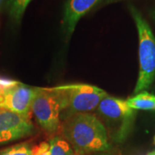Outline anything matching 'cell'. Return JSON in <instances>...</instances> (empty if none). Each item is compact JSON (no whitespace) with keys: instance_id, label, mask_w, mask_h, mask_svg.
<instances>
[{"instance_id":"cell-1","label":"cell","mask_w":155,"mask_h":155,"mask_svg":"<svg viewBox=\"0 0 155 155\" xmlns=\"http://www.w3.org/2000/svg\"><path fill=\"white\" fill-rule=\"evenodd\" d=\"M61 136L75 155H91L111 149L107 131L96 114H78L62 122Z\"/></svg>"},{"instance_id":"cell-2","label":"cell","mask_w":155,"mask_h":155,"mask_svg":"<svg viewBox=\"0 0 155 155\" xmlns=\"http://www.w3.org/2000/svg\"><path fill=\"white\" fill-rule=\"evenodd\" d=\"M52 88L61 106L62 122L75 114L91 113L108 96L98 87L83 83L63 85Z\"/></svg>"},{"instance_id":"cell-3","label":"cell","mask_w":155,"mask_h":155,"mask_svg":"<svg viewBox=\"0 0 155 155\" xmlns=\"http://www.w3.org/2000/svg\"><path fill=\"white\" fill-rule=\"evenodd\" d=\"M114 142H124L132 130L135 111L128 106L127 101L107 96L95 110Z\"/></svg>"},{"instance_id":"cell-4","label":"cell","mask_w":155,"mask_h":155,"mask_svg":"<svg viewBox=\"0 0 155 155\" xmlns=\"http://www.w3.org/2000/svg\"><path fill=\"white\" fill-rule=\"evenodd\" d=\"M130 10L139 34V73L134 94L145 91L155 78V38L150 25L134 7Z\"/></svg>"},{"instance_id":"cell-5","label":"cell","mask_w":155,"mask_h":155,"mask_svg":"<svg viewBox=\"0 0 155 155\" xmlns=\"http://www.w3.org/2000/svg\"><path fill=\"white\" fill-rule=\"evenodd\" d=\"M32 112L38 124L50 135L61 131V106L52 88H36Z\"/></svg>"},{"instance_id":"cell-6","label":"cell","mask_w":155,"mask_h":155,"mask_svg":"<svg viewBox=\"0 0 155 155\" xmlns=\"http://www.w3.org/2000/svg\"><path fill=\"white\" fill-rule=\"evenodd\" d=\"M36 87L0 78V109L30 118Z\"/></svg>"},{"instance_id":"cell-7","label":"cell","mask_w":155,"mask_h":155,"mask_svg":"<svg viewBox=\"0 0 155 155\" xmlns=\"http://www.w3.org/2000/svg\"><path fill=\"white\" fill-rule=\"evenodd\" d=\"M35 133L31 118L0 109V147L30 137Z\"/></svg>"},{"instance_id":"cell-8","label":"cell","mask_w":155,"mask_h":155,"mask_svg":"<svg viewBox=\"0 0 155 155\" xmlns=\"http://www.w3.org/2000/svg\"><path fill=\"white\" fill-rule=\"evenodd\" d=\"M101 0H68L65 6L63 28L67 38L75 30L78 22Z\"/></svg>"},{"instance_id":"cell-9","label":"cell","mask_w":155,"mask_h":155,"mask_svg":"<svg viewBox=\"0 0 155 155\" xmlns=\"http://www.w3.org/2000/svg\"><path fill=\"white\" fill-rule=\"evenodd\" d=\"M128 106L134 110H155V96L147 91H142L127 100Z\"/></svg>"},{"instance_id":"cell-10","label":"cell","mask_w":155,"mask_h":155,"mask_svg":"<svg viewBox=\"0 0 155 155\" xmlns=\"http://www.w3.org/2000/svg\"><path fill=\"white\" fill-rule=\"evenodd\" d=\"M49 144L50 155H75L72 147L61 135H54Z\"/></svg>"},{"instance_id":"cell-11","label":"cell","mask_w":155,"mask_h":155,"mask_svg":"<svg viewBox=\"0 0 155 155\" xmlns=\"http://www.w3.org/2000/svg\"><path fill=\"white\" fill-rule=\"evenodd\" d=\"M32 0H7L9 16L15 23H19L25 9Z\"/></svg>"},{"instance_id":"cell-12","label":"cell","mask_w":155,"mask_h":155,"mask_svg":"<svg viewBox=\"0 0 155 155\" xmlns=\"http://www.w3.org/2000/svg\"><path fill=\"white\" fill-rule=\"evenodd\" d=\"M0 155H32V148L28 142L18 143L0 150Z\"/></svg>"},{"instance_id":"cell-13","label":"cell","mask_w":155,"mask_h":155,"mask_svg":"<svg viewBox=\"0 0 155 155\" xmlns=\"http://www.w3.org/2000/svg\"><path fill=\"white\" fill-rule=\"evenodd\" d=\"M32 155H50L49 142L42 141L32 148Z\"/></svg>"},{"instance_id":"cell-14","label":"cell","mask_w":155,"mask_h":155,"mask_svg":"<svg viewBox=\"0 0 155 155\" xmlns=\"http://www.w3.org/2000/svg\"><path fill=\"white\" fill-rule=\"evenodd\" d=\"M118 1H121V0H107V1H106V2L111 3V2H118Z\"/></svg>"},{"instance_id":"cell-15","label":"cell","mask_w":155,"mask_h":155,"mask_svg":"<svg viewBox=\"0 0 155 155\" xmlns=\"http://www.w3.org/2000/svg\"><path fill=\"white\" fill-rule=\"evenodd\" d=\"M146 155H155V151H154V152H151L150 153H148V154H147Z\"/></svg>"},{"instance_id":"cell-16","label":"cell","mask_w":155,"mask_h":155,"mask_svg":"<svg viewBox=\"0 0 155 155\" xmlns=\"http://www.w3.org/2000/svg\"><path fill=\"white\" fill-rule=\"evenodd\" d=\"M2 3H3V0H0V9H1L2 5Z\"/></svg>"},{"instance_id":"cell-17","label":"cell","mask_w":155,"mask_h":155,"mask_svg":"<svg viewBox=\"0 0 155 155\" xmlns=\"http://www.w3.org/2000/svg\"><path fill=\"white\" fill-rule=\"evenodd\" d=\"M154 144H155V136H154Z\"/></svg>"},{"instance_id":"cell-18","label":"cell","mask_w":155,"mask_h":155,"mask_svg":"<svg viewBox=\"0 0 155 155\" xmlns=\"http://www.w3.org/2000/svg\"><path fill=\"white\" fill-rule=\"evenodd\" d=\"M91 155H92V154H91Z\"/></svg>"}]
</instances>
